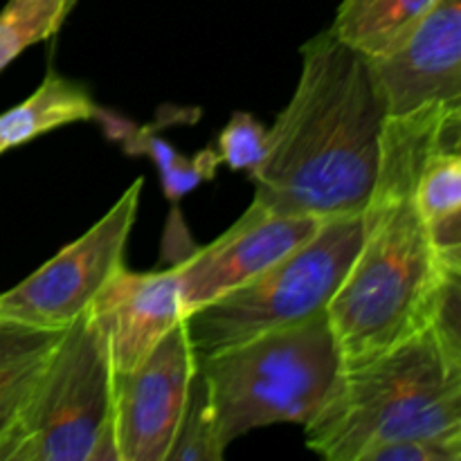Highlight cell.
Listing matches in <instances>:
<instances>
[{
	"instance_id": "1",
	"label": "cell",
	"mask_w": 461,
	"mask_h": 461,
	"mask_svg": "<svg viewBox=\"0 0 461 461\" xmlns=\"http://www.w3.org/2000/svg\"><path fill=\"white\" fill-rule=\"evenodd\" d=\"M461 133V104L387 115L363 239L327 306L342 365L358 363L430 322L461 275L444 268L414 203V185L437 144Z\"/></svg>"
},
{
	"instance_id": "2",
	"label": "cell",
	"mask_w": 461,
	"mask_h": 461,
	"mask_svg": "<svg viewBox=\"0 0 461 461\" xmlns=\"http://www.w3.org/2000/svg\"><path fill=\"white\" fill-rule=\"evenodd\" d=\"M385 106L367 57L322 32L302 48L291 102L268 129V158L255 201L277 214H358L381 158Z\"/></svg>"
},
{
	"instance_id": "3",
	"label": "cell",
	"mask_w": 461,
	"mask_h": 461,
	"mask_svg": "<svg viewBox=\"0 0 461 461\" xmlns=\"http://www.w3.org/2000/svg\"><path fill=\"white\" fill-rule=\"evenodd\" d=\"M459 284L435 318L387 349L342 365L306 446L331 461H367L403 439H461Z\"/></svg>"
},
{
	"instance_id": "4",
	"label": "cell",
	"mask_w": 461,
	"mask_h": 461,
	"mask_svg": "<svg viewBox=\"0 0 461 461\" xmlns=\"http://www.w3.org/2000/svg\"><path fill=\"white\" fill-rule=\"evenodd\" d=\"M198 367L228 450L257 428L306 426L331 394L342 354L324 313L198 358Z\"/></svg>"
},
{
	"instance_id": "5",
	"label": "cell",
	"mask_w": 461,
	"mask_h": 461,
	"mask_svg": "<svg viewBox=\"0 0 461 461\" xmlns=\"http://www.w3.org/2000/svg\"><path fill=\"white\" fill-rule=\"evenodd\" d=\"M363 239V212L331 216L315 234L237 291L185 318L196 358L327 313Z\"/></svg>"
},
{
	"instance_id": "6",
	"label": "cell",
	"mask_w": 461,
	"mask_h": 461,
	"mask_svg": "<svg viewBox=\"0 0 461 461\" xmlns=\"http://www.w3.org/2000/svg\"><path fill=\"white\" fill-rule=\"evenodd\" d=\"M113 381L106 342L86 311L63 331L0 461H120Z\"/></svg>"
},
{
	"instance_id": "7",
	"label": "cell",
	"mask_w": 461,
	"mask_h": 461,
	"mask_svg": "<svg viewBox=\"0 0 461 461\" xmlns=\"http://www.w3.org/2000/svg\"><path fill=\"white\" fill-rule=\"evenodd\" d=\"M142 178L77 241L7 293L0 318L43 329H68L88 311L108 279L124 266V250L140 207Z\"/></svg>"
},
{
	"instance_id": "8",
	"label": "cell",
	"mask_w": 461,
	"mask_h": 461,
	"mask_svg": "<svg viewBox=\"0 0 461 461\" xmlns=\"http://www.w3.org/2000/svg\"><path fill=\"white\" fill-rule=\"evenodd\" d=\"M185 320L135 367L113 381V432L120 461H167L196 374Z\"/></svg>"
},
{
	"instance_id": "9",
	"label": "cell",
	"mask_w": 461,
	"mask_h": 461,
	"mask_svg": "<svg viewBox=\"0 0 461 461\" xmlns=\"http://www.w3.org/2000/svg\"><path fill=\"white\" fill-rule=\"evenodd\" d=\"M324 219L277 214L252 201L246 214L210 246L174 261L183 313L187 318L210 302L237 291L300 248Z\"/></svg>"
},
{
	"instance_id": "10",
	"label": "cell",
	"mask_w": 461,
	"mask_h": 461,
	"mask_svg": "<svg viewBox=\"0 0 461 461\" xmlns=\"http://www.w3.org/2000/svg\"><path fill=\"white\" fill-rule=\"evenodd\" d=\"M367 63L387 115L461 104V0H437L403 39Z\"/></svg>"
},
{
	"instance_id": "11",
	"label": "cell",
	"mask_w": 461,
	"mask_h": 461,
	"mask_svg": "<svg viewBox=\"0 0 461 461\" xmlns=\"http://www.w3.org/2000/svg\"><path fill=\"white\" fill-rule=\"evenodd\" d=\"M88 315L106 342L113 372H129L185 320L174 266L151 273L122 266L88 306Z\"/></svg>"
},
{
	"instance_id": "12",
	"label": "cell",
	"mask_w": 461,
	"mask_h": 461,
	"mask_svg": "<svg viewBox=\"0 0 461 461\" xmlns=\"http://www.w3.org/2000/svg\"><path fill=\"white\" fill-rule=\"evenodd\" d=\"M450 135L423 162L414 185V203L430 232L432 246L450 273L461 275V151Z\"/></svg>"
},
{
	"instance_id": "13",
	"label": "cell",
	"mask_w": 461,
	"mask_h": 461,
	"mask_svg": "<svg viewBox=\"0 0 461 461\" xmlns=\"http://www.w3.org/2000/svg\"><path fill=\"white\" fill-rule=\"evenodd\" d=\"M63 331L0 318V448L21 421Z\"/></svg>"
},
{
	"instance_id": "14",
	"label": "cell",
	"mask_w": 461,
	"mask_h": 461,
	"mask_svg": "<svg viewBox=\"0 0 461 461\" xmlns=\"http://www.w3.org/2000/svg\"><path fill=\"white\" fill-rule=\"evenodd\" d=\"M99 115L102 108L84 86L50 70L43 84L25 102L0 115V156L59 126L88 122Z\"/></svg>"
},
{
	"instance_id": "15",
	"label": "cell",
	"mask_w": 461,
	"mask_h": 461,
	"mask_svg": "<svg viewBox=\"0 0 461 461\" xmlns=\"http://www.w3.org/2000/svg\"><path fill=\"white\" fill-rule=\"evenodd\" d=\"M437 0H342L331 34L365 57L390 50L403 39Z\"/></svg>"
},
{
	"instance_id": "16",
	"label": "cell",
	"mask_w": 461,
	"mask_h": 461,
	"mask_svg": "<svg viewBox=\"0 0 461 461\" xmlns=\"http://www.w3.org/2000/svg\"><path fill=\"white\" fill-rule=\"evenodd\" d=\"M99 117L106 122L108 133L124 144L126 151L144 153V156H149L156 162V167L160 169L165 196L169 198L171 203H178L185 194L192 192L194 187H198L203 180L214 178L216 169H219L221 160L219 153H216L214 149H203V151L196 153L194 158H185L183 153L176 151L169 142H165L162 138H156V135L149 133V131L135 129V126L129 124L126 120L108 115L106 111H102Z\"/></svg>"
},
{
	"instance_id": "17",
	"label": "cell",
	"mask_w": 461,
	"mask_h": 461,
	"mask_svg": "<svg viewBox=\"0 0 461 461\" xmlns=\"http://www.w3.org/2000/svg\"><path fill=\"white\" fill-rule=\"evenodd\" d=\"M77 0H9L0 12V72L30 45L59 32Z\"/></svg>"
},
{
	"instance_id": "18",
	"label": "cell",
	"mask_w": 461,
	"mask_h": 461,
	"mask_svg": "<svg viewBox=\"0 0 461 461\" xmlns=\"http://www.w3.org/2000/svg\"><path fill=\"white\" fill-rule=\"evenodd\" d=\"M223 455L225 446L221 444L210 387L196 365L187 403H185L178 432H176L167 461H221Z\"/></svg>"
},
{
	"instance_id": "19",
	"label": "cell",
	"mask_w": 461,
	"mask_h": 461,
	"mask_svg": "<svg viewBox=\"0 0 461 461\" xmlns=\"http://www.w3.org/2000/svg\"><path fill=\"white\" fill-rule=\"evenodd\" d=\"M219 160L232 171H246L255 178L268 158V129L250 113H234L219 135Z\"/></svg>"
},
{
	"instance_id": "20",
	"label": "cell",
	"mask_w": 461,
	"mask_h": 461,
	"mask_svg": "<svg viewBox=\"0 0 461 461\" xmlns=\"http://www.w3.org/2000/svg\"><path fill=\"white\" fill-rule=\"evenodd\" d=\"M367 461H461V439H403L381 446Z\"/></svg>"
}]
</instances>
